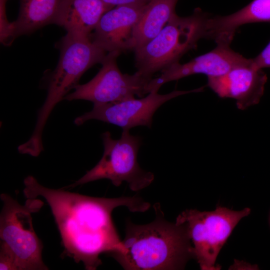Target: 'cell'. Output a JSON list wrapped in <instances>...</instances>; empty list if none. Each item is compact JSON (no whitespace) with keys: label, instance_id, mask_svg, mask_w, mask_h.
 <instances>
[{"label":"cell","instance_id":"1","mask_svg":"<svg viewBox=\"0 0 270 270\" xmlns=\"http://www.w3.org/2000/svg\"><path fill=\"white\" fill-rule=\"evenodd\" d=\"M24 194L27 198L42 197L50 206L62 238L64 254L88 270L102 264L101 254L118 252L122 241L112 218L113 210L126 206L132 212H145L150 204L138 196L97 198L40 184L26 177Z\"/></svg>","mask_w":270,"mask_h":270},{"label":"cell","instance_id":"2","mask_svg":"<svg viewBox=\"0 0 270 270\" xmlns=\"http://www.w3.org/2000/svg\"><path fill=\"white\" fill-rule=\"evenodd\" d=\"M152 222L136 224L130 220L120 250L111 256L126 270H180L191 257L192 245L184 224L164 219L155 207Z\"/></svg>","mask_w":270,"mask_h":270},{"label":"cell","instance_id":"3","mask_svg":"<svg viewBox=\"0 0 270 270\" xmlns=\"http://www.w3.org/2000/svg\"><path fill=\"white\" fill-rule=\"evenodd\" d=\"M60 56L48 79L47 95L38 110L36 126L25 146L33 152L44 150L42 132L56 106L78 84L82 74L90 68L102 63L106 52L97 46L90 36L66 33L58 44Z\"/></svg>","mask_w":270,"mask_h":270},{"label":"cell","instance_id":"4","mask_svg":"<svg viewBox=\"0 0 270 270\" xmlns=\"http://www.w3.org/2000/svg\"><path fill=\"white\" fill-rule=\"evenodd\" d=\"M209 18L198 8L188 16L176 13L154 38L134 50L136 72L151 80L156 72L179 62L200 40L206 38Z\"/></svg>","mask_w":270,"mask_h":270},{"label":"cell","instance_id":"5","mask_svg":"<svg viewBox=\"0 0 270 270\" xmlns=\"http://www.w3.org/2000/svg\"><path fill=\"white\" fill-rule=\"evenodd\" d=\"M0 248L14 258L16 270H47L42 259V244L36 234L31 214L39 211L43 202L28 198L21 205L6 194H0Z\"/></svg>","mask_w":270,"mask_h":270},{"label":"cell","instance_id":"6","mask_svg":"<svg viewBox=\"0 0 270 270\" xmlns=\"http://www.w3.org/2000/svg\"><path fill=\"white\" fill-rule=\"evenodd\" d=\"M102 138L104 152L100 160L82 178L64 188H72L96 180L108 179L116 186L126 182L132 191L138 192L152 183L154 174L142 169L137 161L142 144L140 136L130 134L128 130H122L118 139L112 138L108 131L102 134Z\"/></svg>","mask_w":270,"mask_h":270},{"label":"cell","instance_id":"7","mask_svg":"<svg viewBox=\"0 0 270 270\" xmlns=\"http://www.w3.org/2000/svg\"><path fill=\"white\" fill-rule=\"evenodd\" d=\"M250 212L249 208L234 211L219 206L212 212L186 210L178 216L176 223L186 226L193 244L192 256L201 270L220 268L215 264L221 248L239 221Z\"/></svg>","mask_w":270,"mask_h":270},{"label":"cell","instance_id":"8","mask_svg":"<svg viewBox=\"0 0 270 270\" xmlns=\"http://www.w3.org/2000/svg\"><path fill=\"white\" fill-rule=\"evenodd\" d=\"M120 54L118 51L108 52L96 76L84 84H78L64 100H85L102 104L132 99L135 95L142 98L150 80L137 72L133 74L122 73L116 64Z\"/></svg>","mask_w":270,"mask_h":270},{"label":"cell","instance_id":"9","mask_svg":"<svg viewBox=\"0 0 270 270\" xmlns=\"http://www.w3.org/2000/svg\"><path fill=\"white\" fill-rule=\"evenodd\" d=\"M203 87L190 90H174L167 94L152 92L144 98H135L119 102L94 104L92 109L76 117L74 124L80 126L91 120H96L130 130L138 126L151 128L152 116L164 103L177 96L202 92Z\"/></svg>","mask_w":270,"mask_h":270},{"label":"cell","instance_id":"10","mask_svg":"<svg viewBox=\"0 0 270 270\" xmlns=\"http://www.w3.org/2000/svg\"><path fill=\"white\" fill-rule=\"evenodd\" d=\"M216 44L214 50L186 64L178 62L162 70L158 77L149 82L146 94L158 92L160 87L166 82L194 74H204L208 78L218 76L250 61L251 59L246 58L232 50L229 44Z\"/></svg>","mask_w":270,"mask_h":270},{"label":"cell","instance_id":"11","mask_svg":"<svg viewBox=\"0 0 270 270\" xmlns=\"http://www.w3.org/2000/svg\"><path fill=\"white\" fill-rule=\"evenodd\" d=\"M148 4L120 6L106 12L90 35L92 41L108 52L134 50V30Z\"/></svg>","mask_w":270,"mask_h":270},{"label":"cell","instance_id":"12","mask_svg":"<svg viewBox=\"0 0 270 270\" xmlns=\"http://www.w3.org/2000/svg\"><path fill=\"white\" fill-rule=\"evenodd\" d=\"M267 80L262 69L254 66L251 59L223 75L208 78V86L220 98L233 99L239 110H245L260 102Z\"/></svg>","mask_w":270,"mask_h":270},{"label":"cell","instance_id":"13","mask_svg":"<svg viewBox=\"0 0 270 270\" xmlns=\"http://www.w3.org/2000/svg\"><path fill=\"white\" fill-rule=\"evenodd\" d=\"M111 9L102 0H60L54 24L67 33L90 36L102 16Z\"/></svg>","mask_w":270,"mask_h":270},{"label":"cell","instance_id":"14","mask_svg":"<svg viewBox=\"0 0 270 270\" xmlns=\"http://www.w3.org/2000/svg\"><path fill=\"white\" fill-rule=\"evenodd\" d=\"M270 22V0H253L238 11L225 16L210 17L208 38L216 44H230L236 32L242 25Z\"/></svg>","mask_w":270,"mask_h":270},{"label":"cell","instance_id":"15","mask_svg":"<svg viewBox=\"0 0 270 270\" xmlns=\"http://www.w3.org/2000/svg\"><path fill=\"white\" fill-rule=\"evenodd\" d=\"M60 0H20L18 17L12 22L15 38L53 24Z\"/></svg>","mask_w":270,"mask_h":270},{"label":"cell","instance_id":"16","mask_svg":"<svg viewBox=\"0 0 270 270\" xmlns=\"http://www.w3.org/2000/svg\"><path fill=\"white\" fill-rule=\"evenodd\" d=\"M178 0H150L135 26V49L154 38L176 14Z\"/></svg>","mask_w":270,"mask_h":270},{"label":"cell","instance_id":"17","mask_svg":"<svg viewBox=\"0 0 270 270\" xmlns=\"http://www.w3.org/2000/svg\"><path fill=\"white\" fill-rule=\"evenodd\" d=\"M8 0H0V42L10 46L16 38L12 22H10L6 16V3Z\"/></svg>","mask_w":270,"mask_h":270},{"label":"cell","instance_id":"18","mask_svg":"<svg viewBox=\"0 0 270 270\" xmlns=\"http://www.w3.org/2000/svg\"><path fill=\"white\" fill-rule=\"evenodd\" d=\"M252 60L254 66L258 68H270V42Z\"/></svg>","mask_w":270,"mask_h":270},{"label":"cell","instance_id":"19","mask_svg":"<svg viewBox=\"0 0 270 270\" xmlns=\"http://www.w3.org/2000/svg\"><path fill=\"white\" fill-rule=\"evenodd\" d=\"M110 8L114 6L132 4H146L150 0H102Z\"/></svg>","mask_w":270,"mask_h":270}]
</instances>
